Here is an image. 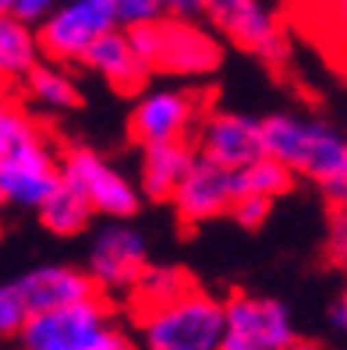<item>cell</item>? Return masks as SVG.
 I'll return each mask as SVG.
<instances>
[{"instance_id": "obj_1", "label": "cell", "mask_w": 347, "mask_h": 350, "mask_svg": "<svg viewBox=\"0 0 347 350\" xmlns=\"http://www.w3.org/2000/svg\"><path fill=\"white\" fill-rule=\"evenodd\" d=\"M262 146L294 177L312 180L330 209L347 205V131L333 120L291 110L270 113L262 117Z\"/></svg>"}, {"instance_id": "obj_2", "label": "cell", "mask_w": 347, "mask_h": 350, "mask_svg": "<svg viewBox=\"0 0 347 350\" xmlns=\"http://www.w3.org/2000/svg\"><path fill=\"white\" fill-rule=\"evenodd\" d=\"M128 36L149 75L202 78L213 75L223 60L220 39L206 25H198L195 14H159L149 25L128 29Z\"/></svg>"}, {"instance_id": "obj_3", "label": "cell", "mask_w": 347, "mask_h": 350, "mask_svg": "<svg viewBox=\"0 0 347 350\" xmlns=\"http://www.w3.org/2000/svg\"><path fill=\"white\" fill-rule=\"evenodd\" d=\"M60 188V152L39 117H25L0 149V202L14 209H39Z\"/></svg>"}, {"instance_id": "obj_4", "label": "cell", "mask_w": 347, "mask_h": 350, "mask_svg": "<svg viewBox=\"0 0 347 350\" xmlns=\"http://www.w3.org/2000/svg\"><path fill=\"white\" fill-rule=\"evenodd\" d=\"M146 350H220L223 301L195 283L181 297L131 319Z\"/></svg>"}, {"instance_id": "obj_5", "label": "cell", "mask_w": 347, "mask_h": 350, "mask_svg": "<svg viewBox=\"0 0 347 350\" xmlns=\"http://www.w3.org/2000/svg\"><path fill=\"white\" fill-rule=\"evenodd\" d=\"M60 180L89 202L92 216L131 219L142 209L138 184L89 146H68L60 152Z\"/></svg>"}, {"instance_id": "obj_6", "label": "cell", "mask_w": 347, "mask_h": 350, "mask_svg": "<svg viewBox=\"0 0 347 350\" xmlns=\"http://www.w3.org/2000/svg\"><path fill=\"white\" fill-rule=\"evenodd\" d=\"M120 29L110 0H60V4L36 22L39 53L50 64L71 68L81 64V57L99 36Z\"/></svg>"}, {"instance_id": "obj_7", "label": "cell", "mask_w": 347, "mask_h": 350, "mask_svg": "<svg viewBox=\"0 0 347 350\" xmlns=\"http://www.w3.org/2000/svg\"><path fill=\"white\" fill-rule=\"evenodd\" d=\"M209 110V96L198 89H142L128 113V135L142 146L192 142L202 113Z\"/></svg>"}, {"instance_id": "obj_8", "label": "cell", "mask_w": 347, "mask_h": 350, "mask_svg": "<svg viewBox=\"0 0 347 350\" xmlns=\"http://www.w3.org/2000/svg\"><path fill=\"white\" fill-rule=\"evenodd\" d=\"M198 14L234 46L270 60V64H283L291 53L287 36L266 0H198Z\"/></svg>"}, {"instance_id": "obj_9", "label": "cell", "mask_w": 347, "mask_h": 350, "mask_svg": "<svg viewBox=\"0 0 347 350\" xmlns=\"http://www.w3.org/2000/svg\"><path fill=\"white\" fill-rule=\"evenodd\" d=\"M149 265V244L131 223L110 219L99 226L92 244H89V280L96 294L103 297H125L135 280L146 273Z\"/></svg>"}, {"instance_id": "obj_10", "label": "cell", "mask_w": 347, "mask_h": 350, "mask_svg": "<svg viewBox=\"0 0 347 350\" xmlns=\"http://www.w3.org/2000/svg\"><path fill=\"white\" fill-rule=\"evenodd\" d=\"M294 336V319L283 301L259 294H231L223 301L220 350H280Z\"/></svg>"}, {"instance_id": "obj_11", "label": "cell", "mask_w": 347, "mask_h": 350, "mask_svg": "<svg viewBox=\"0 0 347 350\" xmlns=\"http://www.w3.org/2000/svg\"><path fill=\"white\" fill-rule=\"evenodd\" d=\"M107 322H114V304L103 294L75 301L50 312H32L22 325V350H81Z\"/></svg>"}, {"instance_id": "obj_12", "label": "cell", "mask_w": 347, "mask_h": 350, "mask_svg": "<svg viewBox=\"0 0 347 350\" xmlns=\"http://www.w3.org/2000/svg\"><path fill=\"white\" fill-rule=\"evenodd\" d=\"M192 149L198 159H209L216 167H227V170H241L248 163H255L259 156H266L262 120L248 117V113H237V110L209 107L192 135Z\"/></svg>"}, {"instance_id": "obj_13", "label": "cell", "mask_w": 347, "mask_h": 350, "mask_svg": "<svg viewBox=\"0 0 347 350\" xmlns=\"http://www.w3.org/2000/svg\"><path fill=\"white\" fill-rule=\"evenodd\" d=\"M237 198H241L237 170L216 167V163L195 156L192 170L185 174V180H181V188L174 191L170 202H174L177 216L188 226H195V223H209V219L227 216Z\"/></svg>"}, {"instance_id": "obj_14", "label": "cell", "mask_w": 347, "mask_h": 350, "mask_svg": "<svg viewBox=\"0 0 347 350\" xmlns=\"http://www.w3.org/2000/svg\"><path fill=\"white\" fill-rule=\"evenodd\" d=\"M81 64H86L89 71H96L120 96H138L142 89L149 85V78H153L149 68H146V60L138 57L128 29H114L107 36H99L96 43L89 46V53L81 57Z\"/></svg>"}, {"instance_id": "obj_15", "label": "cell", "mask_w": 347, "mask_h": 350, "mask_svg": "<svg viewBox=\"0 0 347 350\" xmlns=\"http://www.w3.org/2000/svg\"><path fill=\"white\" fill-rule=\"evenodd\" d=\"M14 286L29 308V315L50 312V308H64V304L86 301L96 294L89 273L75 269V265H39V269H29L22 280H14Z\"/></svg>"}, {"instance_id": "obj_16", "label": "cell", "mask_w": 347, "mask_h": 350, "mask_svg": "<svg viewBox=\"0 0 347 350\" xmlns=\"http://www.w3.org/2000/svg\"><path fill=\"white\" fill-rule=\"evenodd\" d=\"M195 163L192 142H167V146H142L138 156V191L149 202H170L185 174Z\"/></svg>"}, {"instance_id": "obj_17", "label": "cell", "mask_w": 347, "mask_h": 350, "mask_svg": "<svg viewBox=\"0 0 347 350\" xmlns=\"http://www.w3.org/2000/svg\"><path fill=\"white\" fill-rule=\"evenodd\" d=\"M18 85H22V107L29 113L60 117V113L78 110V103H81V89L71 78V71L60 64H50V60H39L25 78H18Z\"/></svg>"}, {"instance_id": "obj_18", "label": "cell", "mask_w": 347, "mask_h": 350, "mask_svg": "<svg viewBox=\"0 0 347 350\" xmlns=\"http://www.w3.org/2000/svg\"><path fill=\"white\" fill-rule=\"evenodd\" d=\"M192 286H195V280L181 269V265H146V273H142L135 280V286L125 294L128 315L138 319V315L153 312V308L181 297L185 291H192Z\"/></svg>"}, {"instance_id": "obj_19", "label": "cell", "mask_w": 347, "mask_h": 350, "mask_svg": "<svg viewBox=\"0 0 347 350\" xmlns=\"http://www.w3.org/2000/svg\"><path fill=\"white\" fill-rule=\"evenodd\" d=\"M43 53L36 43V25L22 22L18 14H0V75L8 81L25 78Z\"/></svg>"}, {"instance_id": "obj_20", "label": "cell", "mask_w": 347, "mask_h": 350, "mask_svg": "<svg viewBox=\"0 0 347 350\" xmlns=\"http://www.w3.org/2000/svg\"><path fill=\"white\" fill-rule=\"evenodd\" d=\"M39 219H43V226L50 234L57 237H78L81 230H89V219H92V209L89 202L81 198L75 188H68L64 180H60V188L39 205Z\"/></svg>"}, {"instance_id": "obj_21", "label": "cell", "mask_w": 347, "mask_h": 350, "mask_svg": "<svg viewBox=\"0 0 347 350\" xmlns=\"http://www.w3.org/2000/svg\"><path fill=\"white\" fill-rule=\"evenodd\" d=\"M237 188L241 195H255V198H270L277 202L280 195H287L294 188V174L283 167L273 156H259L255 163L237 170Z\"/></svg>"}, {"instance_id": "obj_22", "label": "cell", "mask_w": 347, "mask_h": 350, "mask_svg": "<svg viewBox=\"0 0 347 350\" xmlns=\"http://www.w3.org/2000/svg\"><path fill=\"white\" fill-rule=\"evenodd\" d=\"M29 319V308L18 294L14 283H0V340H11L22 333V325Z\"/></svg>"}, {"instance_id": "obj_23", "label": "cell", "mask_w": 347, "mask_h": 350, "mask_svg": "<svg viewBox=\"0 0 347 350\" xmlns=\"http://www.w3.org/2000/svg\"><path fill=\"white\" fill-rule=\"evenodd\" d=\"M326 258L347 273V205H333L326 223Z\"/></svg>"}, {"instance_id": "obj_24", "label": "cell", "mask_w": 347, "mask_h": 350, "mask_svg": "<svg viewBox=\"0 0 347 350\" xmlns=\"http://www.w3.org/2000/svg\"><path fill=\"white\" fill-rule=\"evenodd\" d=\"M110 8L117 14V25L120 29H138V25H149L163 14L159 0H110Z\"/></svg>"}, {"instance_id": "obj_25", "label": "cell", "mask_w": 347, "mask_h": 350, "mask_svg": "<svg viewBox=\"0 0 347 350\" xmlns=\"http://www.w3.org/2000/svg\"><path fill=\"white\" fill-rule=\"evenodd\" d=\"M270 209H273V202L270 198H255V195H241L234 205H231V219L237 223V226H244V230H259L262 223H266V216H270Z\"/></svg>"}, {"instance_id": "obj_26", "label": "cell", "mask_w": 347, "mask_h": 350, "mask_svg": "<svg viewBox=\"0 0 347 350\" xmlns=\"http://www.w3.org/2000/svg\"><path fill=\"white\" fill-rule=\"evenodd\" d=\"M81 350H135V340H131L117 322H107V325L99 329V333H96L86 347H81Z\"/></svg>"}, {"instance_id": "obj_27", "label": "cell", "mask_w": 347, "mask_h": 350, "mask_svg": "<svg viewBox=\"0 0 347 350\" xmlns=\"http://www.w3.org/2000/svg\"><path fill=\"white\" fill-rule=\"evenodd\" d=\"M57 4H60V0H14V11H11V14H18L22 22L36 25L39 18H47Z\"/></svg>"}, {"instance_id": "obj_28", "label": "cell", "mask_w": 347, "mask_h": 350, "mask_svg": "<svg viewBox=\"0 0 347 350\" xmlns=\"http://www.w3.org/2000/svg\"><path fill=\"white\" fill-rule=\"evenodd\" d=\"M163 14H198V0H159Z\"/></svg>"}, {"instance_id": "obj_29", "label": "cell", "mask_w": 347, "mask_h": 350, "mask_svg": "<svg viewBox=\"0 0 347 350\" xmlns=\"http://www.w3.org/2000/svg\"><path fill=\"white\" fill-rule=\"evenodd\" d=\"M330 319H333V325H337V329H344V333H347V286H344V294L333 301Z\"/></svg>"}, {"instance_id": "obj_30", "label": "cell", "mask_w": 347, "mask_h": 350, "mask_svg": "<svg viewBox=\"0 0 347 350\" xmlns=\"http://www.w3.org/2000/svg\"><path fill=\"white\" fill-rule=\"evenodd\" d=\"M280 350H326L322 343H316V340H305V336H294L291 343H283Z\"/></svg>"}, {"instance_id": "obj_31", "label": "cell", "mask_w": 347, "mask_h": 350, "mask_svg": "<svg viewBox=\"0 0 347 350\" xmlns=\"http://www.w3.org/2000/svg\"><path fill=\"white\" fill-rule=\"evenodd\" d=\"M337 11H340V29L347 36V0H337Z\"/></svg>"}, {"instance_id": "obj_32", "label": "cell", "mask_w": 347, "mask_h": 350, "mask_svg": "<svg viewBox=\"0 0 347 350\" xmlns=\"http://www.w3.org/2000/svg\"><path fill=\"white\" fill-rule=\"evenodd\" d=\"M0 99H11V81L0 75Z\"/></svg>"}, {"instance_id": "obj_33", "label": "cell", "mask_w": 347, "mask_h": 350, "mask_svg": "<svg viewBox=\"0 0 347 350\" xmlns=\"http://www.w3.org/2000/svg\"><path fill=\"white\" fill-rule=\"evenodd\" d=\"M14 11V0H0V14H11Z\"/></svg>"}, {"instance_id": "obj_34", "label": "cell", "mask_w": 347, "mask_h": 350, "mask_svg": "<svg viewBox=\"0 0 347 350\" xmlns=\"http://www.w3.org/2000/svg\"><path fill=\"white\" fill-rule=\"evenodd\" d=\"M0 205H4V202H0Z\"/></svg>"}]
</instances>
